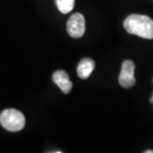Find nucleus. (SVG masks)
I'll use <instances>...</instances> for the list:
<instances>
[{
	"instance_id": "nucleus-1",
	"label": "nucleus",
	"mask_w": 153,
	"mask_h": 153,
	"mask_svg": "<svg viewBox=\"0 0 153 153\" xmlns=\"http://www.w3.org/2000/svg\"><path fill=\"white\" fill-rule=\"evenodd\" d=\"M123 27L130 34L146 39H153V20L147 16L130 15L125 19Z\"/></svg>"
},
{
	"instance_id": "nucleus-2",
	"label": "nucleus",
	"mask_w": 153,
	"mask_h": 153,
	"mask_svg": "<svg viewBox=\"0 0 153 153\" xmlns=\"http://www.w3.org/2000/svg\"><path fill=\"white\" fill-rule=\"evenodd\" d=\"M0 123L8 131L18 132L25 127L26 118L18 110L5 109L0 114Z\"/></svg>"
},
{
	"instance_id": "nucleus-3",
	"label": "nucleus",
	"mask_w": 153,
	"mask_h": 153,
	"mask_svg": "<svg viewBox=\"0 0 153 153\" xmlns=\"http://www.w3.org/2000/svg\"><path fill=\"white\" fill-rule=\"evenodd\" d=\"M66 29L71 38H78L83 36L85 33V20L82 14H73L67 21Z\"/></svg>"
},
{
	"instance_id": "nucleus-4",
	"label": "nucleus",
	"mask_w": 153,
	"mask_h": 153,
	"mask_svg": "<svg viewBox=\"0 0 153 153\" xmlns=\"http://www.w3.org/2000/svg\"><path fill=\"white\" fill-rule=\"evenodd\" d=\"M134 63L130 60H126L122 64L120 75L118 77V82L123 88H132L135 84L134 77Z\"/></svg>"
},
{
	"instance_id": "nucleus-5",
	"label": "nucleus",
	"mask_w": 153,
	"mask_h": 153,
	"mask_svg": "<svg viewBox=\"0 0 153 153\" xmlns=\"http://www.w3.org/2000/svg\"><path fill=\"white\" fill-rule=\"evenodd\" d=\"M53 81L60 88V89L64 94H68L71 90L72 82L69 79V76L64 71H56L53 74Z\"/></svg>"
},
{
	"instance_id": "nucleus-6",
	"label": "nucleus",
	"mask_w": 153,
	"mask_h": 153,
	"mask_svg": "<svg viewBox=\"0 0 153 153\" xmlns=\"http://www.w3.org/2000/svg\"><path fill=\"white\" fill-rule=\"evenodd\" d=\"M94 66H95V64L93 60L88 59V58L82 59L79 62L76 68L77 75L82 79H86L92 73V71L94 69Z\"/></svg>"
},
{
	"instance_id": "nucleus-7",
	"label": "nucleus",
	"mask_w": 153,
	"mask_h": 153,
	"mask_svg": "<svg viewBox=\"0 0 153 153\" xmlns=\"http://www.w3.org/2000/svg\"><path fill=\"white\" fill-rule=\"evenodd\" d=\"M75 0H56V5L58 10L62 14H68L74 8Z\"/></svg>"
},
{
	"instance_id": "nucleus-8",
	"label": "nucleus",
	"mask_w": 153,
	"mask_h": 153,
	"mask_svg": "<svg viewBox=\"0 0 153 153\" xmlns=\"http://www.w3.org/2000/svg\"><path fill=\"white\" fill-rule=\"evenodd\" d=\"M145 153H153V151H152V150H147V151L145 152Z\"/></svg>"
},
{
	"instance_id": "nucleus-9",
	"label": "nucleus",
	"mask_w": 153,
	"mask_h": 153,
	"mask_svg": "<svg viewBox=\"0 0 153 153\" xmlns=\"http://www.w3.org/2000/svg\"><path fill=\"white\" fill-rule=\"evenodd\" d=\"M150 102H151V103H152V104H153V94H152V98L150 99Z\"/></svg>"
}]
</instances>
